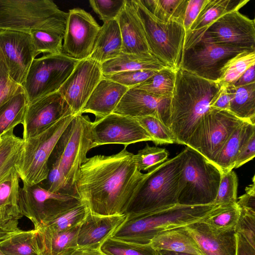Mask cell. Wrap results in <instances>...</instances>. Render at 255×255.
Returning <instances> with one entry per match:
<instances>
[{"instance_id":"f5cc1de1","label":"cell","mask_w":255,"mask_h":255,"mask_svg":"<svg viewBox=\"0 0 255 255\" xmlns=\"http://www.w3.org/2000/svg\"><path fill=\"white\" fill-rule=\"evenodd\" d=\"M255 156V132L245 142L237 155L234 168H237Z\"/></svg>"},{"instance_id":"bcb514c9","label":"cell","mask_w":255,"mask_h":255,"mask_svg":"<svg viewBox=\"0 0 255 255\" xmlns=\"http://www.w3.org/2000/svg\"><path fill=\"white\" fill-rule=\"evenodd\" d=\"M157 71L152 70H130L103 75V77L130 88L144 82Z\"/></svg>"},{"instance_id":"e575fe53","label":"cell","mask_w":255,"mask_h":255,"mask_svg":"<svg viewBox=\"0 0 255 255\" xmlns=\"http://www.w3.org/2000/svg\"><path fill=\"white\" fill-rule=\"evenodd\" d=\"M19 179L14 168L0 181V212L20 219L22 215L18 205Z\"/></svg>"},{"instance_id":"db71d44e","label":"cell","mask_w":255,"mask_h":255,"mask_svg":"<svg viewBox=\"0 0 255 255\" xmlns=\"http://www.w3.org/2000/svg\"><path fill=\"white\" fill-rule=\"evenodd\" d=\"M233 94L228 85L221 86L210 104V109L229 111Z\"/></svg>"},{"instance_id":"816d5d0a","label":"cell","mask_w":255,"mask_h":255,"mask_svg":"<svg viewBox=\"0 0 255 255\" xmlns=\"http://www.w3.org/2000/svg\"><path fill=\"white\" fill-rule=\"evenodd\" d=\"M19 219L0 212V246L21 231L18 227Z\"/></svg>"},{"instance_id":"7402d4cb","label":"cell","mask_w":255,"mask_h":255,"mask_svg":"<svg viewBox=\"0 0 255 255\" xmlns=\"http://www.w3.org/2000/svg\"><path fill=\"white\" fill-rule=\"evenodd\" d=\"M127 219L126 214L102 216L89 210L79 226L78 249H99L106 240L113 236Z\"/></svg>"},{"instance_id":"be15d7a7","label":"cell","mask_w":255,"mask_h":255,"mask_svg":"<svg viewBox=\"0 0 255 255\" xmlns=\"http://www.w3.org/2000/svg\"><path fill=\"white\" fill-rule=\"evenodd\" d=\"M0 139H1V135L0 136Z\"/></svg>"},{"instance_id":"f1b7e54d","label":"cell","mask_w":255,"mask_h":255,"mask_svg":"<svg viewBox=\"0 0 255 255\" xmlns=\"http://www.w3.org/2000/svg\"><path fill=\"white\" fill-rule=\"evenodd\" d=\"M254 132L255 125L244 122L232 133L213 162L222 173L228 172L234 168L240 150Z\"/></svg>"},{"instance_id":"8d00e7d4","label":"cell","mask_w":255,"mask_h":255,"mask_svg":"<svg viewBox=\"0 0 255 255\" xmlns=\"http://www.w3.org/2000/svg\"><path fill=\"white\" fill-rule=\"evenodd\" d=\"M28 105L24 91L20 92L0 107V136L18 124H22Z\"/></svg>"},{"instance_id":"ac0fdd59","label":"cell","mask_w":255,"mask_h":255,"mask_svg":"<svg viewBox=\"0 0 255 255\" xmlns=\"http://www.w3.org/2000/svg\"><path fill=\"white\" fill-rule=\"evenodd\" d=\"M0 50L10 77L22 85L36 58L29 33L0 29Z\"/></svg>"},{"instance_id":"d590c367","label":"cell","mask_w":255,"mask_h":255,"mask_svg":"<svg viewBox=\"0 0 255 255\" xmlns=\"http://www.w3.org/2000/svg\"><path fill=\"white\" fill-rule=\"evenodd\" d=\"M0 251L5 255H42L37 231L21 230L0 245Z\"/></svg>"},{"instance_id":"3957f363","label":"cell","mask_w":255,"mask_h":255,"mask_svg":"<svg viewBox=\"0 0 255 255\" xmlns=\"http://www.w3.org/2000/svg\"><path fill=\"white\" fill-rule=\"evenodd\" d=\"M185 161L186 153L183 150L146 173L145 179L126 211L127 218L178 204L180 193L185 185Z\"/></svg>"},{"instance_id":"7dc6e473","label":"cell","mask_w":255,"mask_h":255,"mask_svg":"<svg viewBox=\"0 0 255 255\" xmlns=\"http://www.w3.org/2000/svg\"><path fill=\"white\" fill-rule=\"evenodd\" d=\"M23 91L22 86L10 77L0 50V107L17 94Z\"/></svg>"},{"instance_id":"9f6ffc18","label":"cell","mask_w":255,"mask_h":255,"mask_svg":"<svg viewBox=\"0 0 255 255\" xmlns=\"http://www.w3.org/2000/svg\"><path fill=\"white\" fill-rule=\"evenodd\" d=\"M206 0H188L185 12L183 26L185 33L191 27L199 14L201 8Z\"/></svg>"},{"instance_id":"5bb4252c","label":"cell","mask_w":255,"mask_h":255,"mask_svg":"<svg viewBox=\"0 0 255 255\" xmlns=\"http://www.w3.org/2000/svg\"><path fill=\"white\" fill-rule=\"evenodd\" d=\"M200 41L245 49H255V20L250 19L239 10L229 12L210 25Z\"/></svg>"},{"instance_id":"4dcf8cb0","label":"cell","mask_w":255,"mask_h":255,"mask_svg":"<svg viewBox=\"0 0 255 255\" xmlns=\"http://www.w3.org/2000/svg\"><path fill=\"white\" fill-rule=\"evenodd\" d=\"M89 210L86 204L82 200L78 204L42 222L35 230L50 233H59L69 230L79 225Z\"/></svg>"},{"instance_id":"681fc988","label":"cell","mask_w":255,"mask_h":255,"mask_svg":"<svg viewBox=\"0 0 255 255\" xmlns=\"http://www.w3.org/2000/svg\"><path fill=\"white\" fill-rule=\"evenodd\" d=\"M126 0H90L89 3L104 23L116 19Z\"/></svg>"},{"instance_id":"7c38bea8","label":"cell","mask_w":255,"mask_h":255,"mask_svg":"<svg viewBox=\"0 0 255 255\" xmlns=\"http://www.w3.org/2000/svg\"><path fill=\"white\" fill-rule=\"evenodd\" d=\"M70 195L53 193L39 184L20 188L18 205L22 216L27 218L36 229L40 223L82 202Z\"/></svg>"},{"instance_id":"d6a6232c","label":"cell","mask_w":255,"mask_h":255,"mask_svg":"<svg viewBox=\"0 0 255 255\" xmlns=\"http://www.w3.org/2000/svg\"><path fill=\"white\" fill-rule=\"evenodd\" d=\"M24 140L16 136L13 129L1 135L0 140V181L13 169L20 157Z\"/></svg>"},{"instance_id":"6da1fadb","label":"cell","mask_w":255,"mask_h":255,"mask_svg":"<svg viewBox=\"0 0 255 255\" xmlns=\"http://www.w3.org/2000/svg\"><path fill=\"white\" fill-rule=\"evenodd\" d=\"M133 155L125 146L114 154L87 158L82 164L76 189L91 212L126 214L146 176L137 169Z\"/></svg>"},{"instance_id":"e0dca14e","label":"cell","mask_w":255,"mask_h":255,"mask_svg":"<svg viewBox=\"0 0 255 255\" xmlns=\"http://www.w3.org/2000/svg\"><path fill=\"white\" fill-rule=\"evenodd\" d=\"M102 78L101 64L89 57L79 61L58 92L66 101L74 115L81 114Z\"/></svg>"},{"instance_id":"44dd1931","label":"cell","mask_w":255,"mask_h":255,"mask_svg":"<svg viewBox=\"0 0 255 255\" xmlns=\"http://www.w3.org/2000/svg\"><path fill=\"white\" fill-rule=\"evenodd\" d=\"M185 227L203 255H237L235 227L217 229L201 221Z\"/></svg>"},{"instance_id":"b9f144b4","label":"cell","mask_w":255,"mask_h":255,"mask_svg":"<svg viewBox=\"0 0 255 255\" xmlns=\"http://www.w3.org/2000/svg\"><path fill=\"white\" fill-rule=\"evenodd\" d=\"M240 215L237 203L216 206L201 221L217 229L236 227Z\"/></svg>"},{"instance_id":"ffe728a7","label":"cell","mask_w":255,"mask_h":255,"mask_svg":"<svg viewBox=\"0 0 255 255\" xmlns=\"http://www.w3.org/2000/svg\"><path fill=\"white\" fill-rule=\"evenodd\" d=\"M170 99L156 97L134 87L128 88L113 113L132 118L151 116L170 128Z\"/></svg>"},{"instance_id":"11a10c76","label":"cell","mask_w":255,"mask_h":255,"mask_svg":"<svg viewBox=\"0 0 255 255\" xmlns=\"http://www.w3.org/2000/svg\"><path fill=\"white\" fill-rule=\"evenodd\" d=\"M255 175L253 183L245 189V193L240 196L237 204L241 211L255 214Z\"/></svg>"},{"instance_id":"4316f807","label":"cell","mask_w":255,"mask_h":255,"mask_svg":"<svg viewBox=\"0 0 255 255\" xmlns=\"http://www.w3.org/2000/svg\"><path fill=\"white\" fill-rule=\"evenodd\" d=\"M149 244L157 251H167L203 255L196 241L185 227L162 232L154 237Z\"/></svg>"},{"instance_id":"ee69618b","label":"cell","mask_w":255,"mask_h":255,"mask_svg":"<svg viewBox=\"0 0 255 255\" xmlns=\"http://www.w3.org/2000/svg\"><path fill=\"white\" fill-rule=\"evenodd\" d=\"M168 152L163 148L150 146L148 144L133 154V159L140 171H146L167 159Z\"/></svg>"},{"instance_id":"91938a15","label":"cell","mask_w":255,"mask_h":255,"mask_svg":"<svg viewBox=\"0 0 255 255\" xmlns=\"http://www.w3.org/2000/svg\"><path fill=\"white\" fill-rule=\"evenodd\" d=\"M100 249L81 250L77 249L68 255H99Z\"/></svg>"},{"instance_id":"ab89813d","label":"cell","mask_w":255,"mask_h":255,"mask_svg":"<svg viewBox=\"0 0 255 255\" xmlns=\"http://www.w3.org/2000/svg\"><path fill=\"white\" fill-rule=\"evenodd\" d=\"M255 63V49L245 51L231 58L221 70L217 82L220 85L233 84L252 64Z\"/></svg>"},{"instance_id":"f546056e","label":"cell","mask_w":255,"mask_h":255,"mask_svg":"<svg viewBox=\"0 0 255 255\" xmlns=\"http://www.w3.org/2000/svg\"><path fill=\"white\" fill-rule=\"evenodd\" d=\"M80 225L59 233L36 230L41 255H68L77 250V235Z\"/></svg>"},{"instance_id":"f35d334b","label":"cell","mask_w":255,"mask_h":255,"mask_svg":"<svg viewBox=\"0 0 255 255\" xmlns=\"http://www.w3.org/2000/svg\"><path fill=\"white\" fill-rule=\"evenodd\" d=\"M65 30H32L29 34L35 56L62 54Z\"/></svg>"},{"instance_id":"6125c7cd","label":"cell","mask_w":255,"mask_h":255,"mask_svg":"<svg viewBox=\"0 0 255 255\" xmlns=\"http://www.w3.org/2000/svg\"><path fill=\"white\" fill-rule=\"evenodd\" d=\"M0 255H5L4 254H3L0 251Z\"/></svg>"},{"instance_id":"5b68a950","label":"cell","mask_w":255,"mask_h":255,"mask_svg":"<svg viewBox=\"0 0 255 255\" xmlns=\"http://www.w3.org/2000/svg\"><path fill=\"white\" fill-rule=\"evenodd\" d=\"M67 17L51 0H0V29L65 30Z\"/></svg>"},{"instance_id":"d4e9b609","label":"cell","mask_w":255,"mask_h":255,"mask_svg":"<svg viewBox=\"0 0 255 255\" xmlns=\"http://www.w3.org/2000/svg\"><path fill=\"white\" fill-rule=\"evenodd\" d=\"M128 89V87L103 77L82 109L81 114H92L96 117L95 120L107 116L113 113Z\"/></svg>"},{"instance_id":"484cf974","label":"cell","mask_w":255,"mask_h":255,"mask_svg":"<svg viewBox=\"0 0 255 255\" xmlns=\"http://www.w3.org/2000/svg\"><path fill=\"white\" fill-rule=\"evenodd\" d=\"M122 39L116 19L104 22L101 26L93 52L89 57L101 64L122 53Z\"/></svg>"},{"instance_id":"74e56055","label":"cell","mask_w":255,"mask_h":255,"mask_svg":"<svg viewBox=\"0 0 255 255\" xmlns=\"http://www.w3.org/2000/svg\"><path fill=\"white\" fill-rule=\"evenodd\" d=\"M176 71V69L165 67L134 88L157 98L171 99L175 85Z\"/></svg>"},{"instance_id":"2e32d148","label":"cell","mask_w":255,"mask_h":255,"mask_svg":"<svg viewBox=\"0 0 255 255\" xmlns=\"http://www.w3.org/2000/svg\"><path fill=\"white\" fill-rule=\"evenodd\" d=\"M94 147L108 144L132 143L151 141L150 135L136 118L112 113L92 122Z\"/></svg>"},{"instance_id":"4fadbf2b","label":"cell","mask_w":255,"mask_h":255,"mask_svg":"<svg viewBox=\"0 0 255 255\" xmlns=\"http://www.w3.org/2000/svg\"><path fill=\"white\" fill-rule=\"evenodd\" d=\"M245 49L199 41L183 50L179 67L204 79L217 83L221 70L232 57Z\"/></svg>"},{"instance_id":"d6986e66","label":"cell","mask_w":255,"mask_h":255,"mask_svg":"<svg viewBox=\"0 0 255 255\" xmlns=\"http://www.w3.org/2000/svg\"><path fill=\"white\" fill-rule=\"evenodd\" d=\"M74 115L58 92L43 97L28 104L22 123V139L33 136L60 119Z\"/></svg>"},{"instance_id":"83f0119b","label":"cell","mask_w":255,"mask_h":255,"mask_svg":"<svg viewBox=\"0 0 255 255\" xmlns=\"http://www.w3.org/2000/svg\"><path fill=\"white\" fill-rule=\"evenodd\" d=\"M167 67L150 53L132 54L122 52L118 57L101 64L103 75L136 70L158 71Z\"/></svg>"},{"instance_id":"7a4b0ae2","label":"cell","mask_w":255,"mask_h":255,"mask_svg":"<svg viewBox=\"0 0 255 255\" xmlns=\"http://www.w3.org/2000/svg\"><path fill=\"white\" fill-rule=\"evenodd\" d=\"M221 85L197 76L180 67L176 69L170 99V129L177 143L186 145L209 111L210 104Z\"/></svg>"},{"instance_id":"8fae6325","label":"cell","mask_w":255,"mask_h":255,"mask_svg":"<svg viewBox=\"0 0 255 255\" xmlns=\"http://www.w3.org/2000/svg\"><path fill=\"white\" fill-rule=\"evenodd\" d=\"M244 122L229 111L210 109L186 145L213 163L232 133Z\"/></svg>"},{"instance_id":"60d3db41","label":"cell","mask_w":255,"mask_h":255,"mask_svg":"<svg viewBox=\"0 0 255 255\" xmlns=\"http://www.w3.org/2000/svg\"><path fill=\"white\" fill-rule=\"evenodd\" d=\"M99 249L106 255H159L150 244H135L112 237L106 240Z\"/></svg>"},{"instance_id":"6f0895ef","label":"cell","mask_w":255,"mask_h":255,"mask_svg":"<svg viewBox=\"0 0 255 255\" xmlns=\"http://www.w3.org/2000/svg\"><path fill=\"white\" fill-rule=\"evenodd\" d=\"M255 63L250 66L235 82L233 85L235 87H240L255 83Z\"/></svg>"},{"instance_id":"9a60e30c","label":"cell","mask_w":255,"mask_h":255,"mask_svg":"<svg viewBox=\"0 0 255 255\" xmlns=\"http://www.w3.org/2000/svg\"><path fill=\"white\" fill-rule=\"evenodd\" d=\"M101 26L84 9L69 10L63 39L62 54L78 61L91 55Z\"/></svg>"},{"instance_id":"603a6c76","label":"cell","mask_w":255,"mask_h":255,"mask_svg":"<svg viewBox=\"0 0 255 255\" xmlns=\"http://www.w3.org/2000/svg\"><path fill=\"white\" fill-rule=\"evenodd\" d=\"M249 0H206L189 30L185 33L183 50L199 42L205 32L227 13L239 9Z\"/></svg>"},{"instance_id":"9c48e42d","label":"cell","mask_w":255,"mask_h":255,"mask_svg":"<svg viewBox=\"0 0 255 255\" xmlns=\"http://www.w3.org/2000/svg\"><path fill=\"white\" fill-rule=\"evenodd\" d=\"M133 1L142 23L150 53L168 67L177 69L183 51L185 31L183 24L160 21L139 0Z\"/></svg>"},{"instance_id":"680465c9","label":"cell","mask_w":255,"mask_h":255,"mask_svg":"<svg viewBox=\"0 0 255 255\" xmlns=\"http://www.w3.org/2000/svg\"><path fill=\"white\" fill-rule=\"evenodd\" d=\"M237 255H255V248H253L241 234L237 233Z\"/></svg>"},{"instance_id":"ba28073f","label":"cell","mask_w":255,"mask_h":255,"mask_svg":"<svg viewBox=\"0 0 255 255\" xmlns=\"http://www.w3.org/2000/svg\"><path fill=\"white\" fill-rule=\"evenodd\" d=\"M184 150L185 185L180 193L178 204L186 206L213 204L221 179V171L195 150L188 146Z\"/></svg>"},{"instance_id":"277c9868","label":"cell","mask_w":255,"mask_h":255,"mask_svg":"<svg viewBox=\"0 0 255 255\" xmlns=\"http://www.w3.org/2000/svg\"><path fill=\"white\" fill-rule=\"evenodd\" d=\"M217 205L177 204L154 212L127 219L112 238L142 245L149 244L158 234L201 221Z\"/></svg>"},{"instance_id":"c3c4849f","label":"cell","mask_w":255,"mask_h":255,"mask_svg":"<svg viewBox=\"0 0 255 255\" xmlns=\"http://www.w3.org/2000/svg\"><path fill=\"white\" fill-rule=\"evenodd\" d=\"M42 182L44 186H41L49 191L76 197L68 187L59 164L56 160H54L49 167L47 178Z\"/></svg>"},{"instance_id":"7bdbcfd3","label":"cell","mask_w":255,"mask_h":255,"mask_svg":"<svg viewBox=\"0 0 255 255\" xmlns=\"http://www.w3.org/2000/svg\"><path fill=\"white\" fill-rule=\"evenodd\" d=\"M136 119L156 145L177 143L176 139L170 128L157 118L146 116Z\"/></svg>"},{"instance_id":"f907efd6","label":"cell","mask_w":255,"mask_h":255,"mask_svg":"<svg viewBox=\"0 0 255 255\" xmlns=\"http://www.w3.org/2000/svg\"><path fill=\"white\" fill-rule=\"evenodd\" d=\"M235 230L236 233L242 235L255 248V214L240 210Z\"/></svg>"},{"instance_id":"1f68e13d","label":"cell","mask_w":255,"mask_h":255,"mask_svg":"<svg viewBox=\"0 0 255 255\" xmlns=\"http://www.w3.org/2000/svg\"><path fill=\"white\" fill-rule=\"evenodd\" d=\"M228 86L233 94L229 111L243 121L255 125V83L240 87Z\"/></svg>"},{"instance_id":"30bf717a","label":"cell","mask_w":255,"mask_h":255,"mask_svg":"<svg viewBox=\"0 0 255 255\" xmlns=\"http://www.w3.org/2000/svg\"><path fill=\"white\" fill-rule=\"evenodd\" d=\"M78 62L63 54L34 59L22 85L28 104L58 92Z\"/></svg>"},{"instance_id":"f6af8a7d","label":"cell","mask_w":255,"mask_h":255,"mask_svg":"<svg viewBox=\"0 0 255 255\" xmlns=\"http://www.w3.org/2000/svg\"><path fill=\"white\" fill-rule=\"evenodd\" d=\"M238 179L233 170L222 173L217 194L213 204L217 206L235 204L237 201Z\"/></svg>"},{"instance_id":"cb8c5ba5","label":"cell","mask_w":255,"mask_h":255,"mask_svg":"<svg viewBox=\"0 0 255 255\" xmlns=\"http://www.w3.org/2000/svg\"><path fill=\"white\" fill-rule=\"evenodd\" d=\"M116 20L122 36V52L132 54L150 53L143 26L133 0H126Z\"/></svg>"},{"instance_id":"836d02e7","label":"cell","mask_w":255,"mask_h":255,"mask_svg":"<svg viewBox=\"0 0 255 255\" xmlns=\"http://www.w3.org/2000/svg\"><path fill=\"white\" fill-rule=\"evenodd\" d=\"M155 18L164 22L183 24L188 0H139Z\"/></svg>"},{"instance_id":"52a82bcc","label":"cell","mask_w":255,"mask_h":255,"mask_svg":"<svg viewBox=\"0 0 255 255\" xmlns=\"http://www.w3.org/2000/svg\"><path fill=\"white\" fill-rule=\"evenodd\" d=\"M92 128V122L88 116L75 115L52 153L70 189L79 198L76 184L80 167L87 158L88 152L94 148Z\"/></svg>"},{"instance_id":"94428289","label":"cell","mask_w":255,"mask_h":255,"mask_svg":"<svg viewBox=\"0 0 255 255\" xmlns=\"http://www.w3.org/2000/svg\"><path fill=\"white\" fill-rule=\"evenodd\" d=\"M157 252L159 255H194L184 253L174 252L167 251H160Z\"/></svg>"},{"instance_id":"8992f818","label":"cell","mask_w":255,"mask_h":255,"mask_svg":"<svg viewBox=\"0 0 255 255\" xmlns=\"http://www.w3.org/2000/svg\"><path fill=\"white\" fill-rule=\"evenodd\" d=\"M75 115L65 117L37 134L23 140L22 151L15 167L23 184H38L47 178L50 157Z\"/></svg>"}]
</instances>
